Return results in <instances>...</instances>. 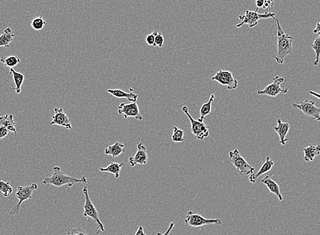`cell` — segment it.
<instances>
[{
	"instance_id": "cell-1",
	"label": "cell",
	"mask_w": 320,
	"mask_h": 235,
	"mask_svg": "<svg viewBox=\"0 0 320 235\" xmlns=\"http://www.w3.org/2000/svg\"><path fill=\"white\" fill-rule=\"evenodd\" d=\"M274 20L276 21L277 26V54L274 55L273 57L277 63L283 64L286 57L293 53L292 44L294 38L288 33H286L284 32L278 19L275 18Z\"/></svg>"
},
{
	"instance_id": "cell-2",
	"label": "cell",
	"mask_w": 320,
	"mask_h": 235,
	"mask_svg": "<svg viewBox=\"0 0 320 235\" xmlns=\"http://www.w3.org/2000/svg\"><path fill=\"white\" fill-rule=\"evenodd\" d=\"M42 183L45 185H51L57 188H60L64 186H67L68 188H72L74 184L77 183L87 184L88 179L86 176H83L81 178H76L67 176L62 172L61 167L56 166L53 167L52 175L50 177H45L42 180Z\"/></svg>"
},
{
	"instance_id": "cell-3",
	"label": "cell",
	"mask_w": 320,
	"mask_h": 235,
	"mask_svg": "<svg viewBox=\"0 0 320 235\" xmlns=\"http://www.w3.org/2000/svg\"><path fill=\"white\" fill-rule=\"evenodd\" d=\"M83 194L85 195V204L83 206V209H84V212H83V216L87 218H92V220L97 224V231L96 235L99 234L100 232H104L105 228L104 224L101 222L99 219L98 211L93 202L91 200L90 195H89L88 188L85 186L83 189Z\"/></svg>"
},
{
	"instance_id": "cell-4",
	"label": "cell",
	"mask_w": 320,
	"mask_h": 235,
	"mask_svg": "<svg viewBox=\"0 0 320 235\" xmlns=\"http://www.w3.org/2000/svg\"><path fill=\"white\" fill-rule=\"evenodd\" d=\"M258 8H256L255 11L252 10H246L245 15H240L239 18L241 22L236 25V28H241L243 25H248L250 28H253L258 24L259 20L260 19H275L276 14L271 12H266L265 13L259 14L257 12Z\"/></svg>"
},
{
	"instance_id": "cell-5",
	"label": "cell",
	"mask_w": 320,
	"mask_h": 235,
	"mask_svg": "<svg viewBox=\"0 0 320 235\" xmlns=\"http://www.w3.org/2000/svg\"><path fill=\"white\" fill-rule=\"evenodd\" d=\"M229 158L231 163L241 175L249 176L254 174L255 168L247 162L237 149H234L229 152Z\"/></svg>"
},
{
	"instance_id": "cell-6",
	"label": "cell",
	"mask_w": 320,
	"mask_h": 235,
	"mask_svg": "<svg viewBox=\"0 0 320 235\" xmlns=\"http://www.w3.org/2000/svg\"><path fill=\"white\" fill-rule=\"evenodd\" d=\"M184 222L187 225L193 228L204 227V226L211 225V224L220 226L222 223L221 219L205 218L200 213H193L191 210L187 213Z\"/></svg>"
},
{
	"instance_id": "cell-7",
	"label": "cell",
	"mask_w": 320,
	"mask_h": 235,
	"mask_svg": "<svg viewBox=\"0 0 320 235\" xmlns=\"http://www.w3.org/2000/svg\"><path fill=\"white\" fill-rule=\"evenodd\" d=\"M38 184L35 183L26 186H18L17 191L16 192V197L19 199V203L10 210V214L12 215L19 214L21 205L25 201L32 199L33 191L38 189Z\"/></svg>"
},
{
	"instance_id": "cell-8",
	"label": "cell",
	"mask_w": 320,
	"mask_h": 235,
	"mask_svg": "<svg viewBox=\"0 0 320 235\" xmlns=\"http://www.w3.org/2000/svg\"><path fill=\"white\" fill-rule=\"evenodd\" d=\"M182 111L188 117L191 122L192 133L194 135L195 138L199 140H203L204 139L209 136V127L204 122H200L198 120H195L192 117L189 112L188 107L184 106L182 108Z\"/></svg>"
},
{
	"instance_id": "cell-9",
	"label": "cell",
	"mask_w": 320,
	"mask_h": 235,
	"mask_svg": "<svg viewBox=\"0 0 320 235\" xmlns=\"http://www.w3.org/2000/svg\"><path fill=\"white\" fill-rule=\"evenodd\" d=\"M273 83L265 87L263 90H257V95L277 97L280 94H287L289 92V87L283 88L281 87V85L285 81L284 78L276 76L273 78Z\"/></svg>"
},
{
	"instance_id": "cell-10",
	"label": "cell",
	"mask_w": 320,
	"mask_h": 235,
	"mask_svg": "<svg viewBox=\"0 0 320 235\" xmlns=\"http://www.w3.org/2000/svg\"><path fill=\"white\" fill-rule=\"evenodd\" d=\"M295 108H298L307 115V117H312L313 120L319 122L320 121V108L316 106V101L313 100H306L302 101L300 103H293Z\"/></svg>"
},
{
	"instance_id": "cell-11",
	"label": "cell",
	"mask_w": 320,
	"mask_h": 235,
	"mask_svg": "<svg viewBox=\"0 0 320 235\" xmlns=\"http://www.w3.org/2000/svg\"><path fill=\"white\" fill-rule=\"evenodd\" d=\"M213 81H216L223 86H226L230 90H236L238 88L239 82L233 76L232 72L229 71L220 70L211 78Z\"/></svg>"
},
{
	"instance_id": "cell-12",
	"label": "cell",
	"mask_w": 320,
	"mask_h": 235,
	"mask_svg": "<svg viewBox=\"0 0 320 235\" xmlns=\"http://www.w3.org/2000/svg\"><path fill=\"white\" fill-rule=\"evenodd\" d=\"M118 114L124 116V118L126 119L130 117L140 121L143 119V116L140 112L139 107L136 102L121 103L118 107Z\"/></svg>"
},
{
	"instance_id": "cell-13",
	"label": "cell",
	"mask_w": 320,
	"mask_h": 235,
	"mask_svg": "<svg viewBox=\"0 0 320 235\" xmlns=\"http://www.w3.org/2000/svg\"><path fill=\"white\" fill-rule=\"evenodd\" d=\"M149 155L145 146L141 142L137 144V152L134 156L128 158L129 165L134 167L137 165H146L148 161Z\"/></svg>"
},
{
	"instance_id": "cell-14",
	"label": "cell",
	"mask_w": 320,
	"mask_h": 235,
	"mask_svg": "<svg viewBox=\"0 0 320 235\" xmlns=\"http://www.w3.org/2000/svg\"><path fill=\"white\" fill-rule=\"evenodd\" d=\"M54 115L52 116V120L50 122L51 125L61 126L66 129H72L70 118L67 117L63 108H54Z\"/></svg>"
},
{
	"instance_id": "cell-15",
	"label": "cell",
	"mask_w": 320,
	"mask_h": 235,
	"mask_svg": "<svg viewBox=\"0 0 320 235\" xmlns=\"http://www.w3.org/2000/svg\"><path fill=\"white\" fill-rule=\"evenodd\" d=\"M277 125L274 127V130L276 131L279 137H280V143L282 146H286V142L288 140L286 137L289 133V129H290V124L288 122H283L282 119L280 118H277Z\"/></svg>"
},
{
	"instance_id": "cell-16",
	"label": "cell",
	"mask_w": 320,
	"mask_h": 235,
	"mask_svg": "<svg viewBox=\"0 0 320 235\" xmlns=\"http://www.w3.org/2000/svg\"><path fill=\"white\" fill-rule=\"evenodd\" d=\"M274 165H275V163H274L273 160L271 159L269 156H267L266 158V161H265L261 168L259 169L258 172L256 173V174H251L250 177H249V180L252 184H254L260 176L270 172L273 168Z\"/></svg>"
},
{
	"instance_id": "cell-17",
	"label": "cell",
	"mask_w": 320,
	"mask_h": 235,
	"mask_svg": "<svg viewBox=\"0 0 320 235\" xmlns=\"http://www.w3.org/2000/svg\"><path fill=\"white\" fill-rule=\"evenodd\" d=\"M261 181H262L265 186L267 187L268 190L271 193L276 196L279 201H282L284 200V197H283L282 194L281 193L280 186H279V184H277L276 181L272 179L269 176H265Z\"/></svg>"
},
{
	"instance_id": "cell-18",
	"label": "cell",
	"mask_w": 320,
	"mask_h": 235,
	"mask_svg": "<svg viewBox=\"0 0 320 235\" xmlns=\"http://www.w3.org/2000/svg\"><path fill=\"white\" fill-rule=\"evenodd\" d=\"M107 92L117 98H126L130 102H136L138 96L134 93V89L129 88V92H124L120 89H108Z\"/></svg>"
},
{
	"instance_id": "cell-19",
	"label": "cell",
	"mask_w": 320,
	"mask_h": 235,
	"mask_svg": "<svg viewBox=\"0 0 320 235\" xmlns=\"http://www.w3.org/2000/svg\"><path fill=\"white\" fill-rule=\"evenodd\" d=\"M16 122L14 120V117L12 115H6L0 117V127L3 126L6 127L10 132H12L15 136H17V129H16Z\"/></svg>"
},
{
	"instance_id": "cell-20",
	"label": "cell",
	"mask_w": 320,
	"mask_h": 235,
	"mask_svg": "<svg viewBox=\"0 0 320 235\" xmlns=\"http://www.w3.org/2000/svg\"><path fill=\"white\" fill-rule=\"evenodd\" d=\"M10 74H12V77H13L14 84H15V85H12L14 87L10 90H15L16 93L20 94L21 91H22L21 87H22L25 80L24 74H23L22 73L17 72L13 68H10Z\"/></svg>"
},
{
	"instance_id": "cell-21",
	"label": "cell",
	"mask_w": 320,
	"mask_h": 235,
	"mask_svg": "<svg viewBox=\"0 0 320 235\" xmlns=\"http://www.w3.org/2000/svg\"><path fill=\"white\" fill-rule=\"evenodd\" d=\"M105 154L111 156L113 158L118 157L125 152V145L120 142H115L113 145L109 146L105 149Z\"/></svg>"
},
{
	"instance_id": "cell-22",
	"label": "cell",
	"mask_w": 320,
	"mask_h": 235,
	"mask_svg": "<svg viewBox=\"0 0 320 235\" xmlns=\"http://www.w3.org/2000/svg\"><path fill=\"white\" fill-rule=\"evenodd\" d=\"M304 160L305 162L314 161L315 158L320 155V145H310L303 149Z\"/></svg>"
},
{
	"instance_id": "cell-23",
	"label": "cell",
	"mask_w": 320,
	"mask_h": 235,
	"mask_svg": "<svg viewBox=\"0 0 320 235\" xmlns=\"http://www.w3.org/2000/svg\"><path fill=\"white\" fill-rule=\"evenodd\" d=\"M15 38L11 28H8L0 35V47H10V44Z\"/></svg>"
},
{
	"instance_id": "cell-24",
	"label": "cell",
	"mask_w": 320,
	"mask_h": 235,
	"mask_svg": "<svg viewBox=\"0 0 320 235\" xmlns=\"http://www.w3.org/2000/svg\"><path fill=\"white\" fill-rule=\"evenodd\" d=\"M124 163H111L110 165H108L107 167H104V168L99 169V171L102 173H110V174H113L115 176L116 179H118L120 176L121 171H122V167H124Z\"/></svg>"
},
{
	"instance_id": "cell-25",
	"label": "cell",
	"mask_w": 320,
	"mask_h": 235,
	"mask_svg": "<svg viewBox=\"0 0 320 235\" xmlns=\"http://www.w3.org/2000/svg\"><path fill=\"white\" fill-rule=\"evenodd\" d=\"M214 99L215 95L212 94L210 97L209 101L207 103H204L201 107L200 110V117L198 119L200 122H203L206 117L211 114V110H212V103Z\"/></svg>"
},
{
	"instance_id": "cell-26",
	"label": "cell",
	"mask_w": 320,
	"mask_h": 235,
	"mask_svg": "<svg viewBox=\"0 0 320 235\" xmlns=\"http://www.w3.org/2000/svg\"><path fill=\"white\" fill-rule=\"evenodd\" d=\"M0 61L3 64V65L9 68H13L20 63V58L18 56H3L2 58L0 59Z\"/></svg>"
},
{
	"instance_id": "cell-27",
	"label": "cell",
	"mask_w": 320,
	"mask_h": 235,
	"mask_svg": "<svg viewBox=\"0 0 320 235\" xmlns=\"http://www.w3.org/2000/svg\"><path fill=\"white\" fill-rule=\"evenodd\" d=\"M172 142L175 143H182L185 141L184 130L179 129L177 126L172 128V134L171 136Z\"/></svg>"
},
{
	"instance_id": "cell-28",
	"label": "cell",
	"mask_w": 320,
	"mask_h": 235,
	"mask_svg": "<svg viewBox=\"0 0 320 235\" xmlns=\"http://www.w3.org/2000/svg\"><path fill=\"white\" fill-rule=\"evenodd\" d=\"M318 34H319V36L314 40V43L312 44V49L315 52V54H316V59H315L314 61L313 62V65H314V66H318L320 63V33H318Z\"/></svg>"
},
{
	"instance_id": "cell-29",
	"label": "cell",
	"mask_w": 320,
	"mask_h": 235,
	"mask_svg": "<svg viewBox=\"0 0 320 235\" xmlns=\"http://www.w3.org/2000/svg\"><path fill=\"white\" fill-rule=\"evenodd\" d=\"M13 192V188L10 184V181H3L0 179V193L2 194L3 197H8Z\"/></svg>"
},
{
	"instance_id": "cell-30",
	"label": "cell",
	"mask_w": 320,
	"mask_h": 235,
	"mask_svg": "<svg viewBox=\"0 0 320 235\" xmlns=\"http://www.w3.org/2000/svg\"><path fill=\"white\" fill-rule=\"evenodd\" d=\"M46 21L42 17H37L34 18L31 22V27L32 29H34L35 31H40L44 29V27L46 26Z\"/></svg>"
},
{
	"instance_id": "cell-31",
	"label": "cell",
	"mask_w": 320,
	"mask_h": 235,
	"mask_svg": "<svg viewBox=\"0 0 320 235\" xmlns=\"http://www.w3.org/2000/svg\"><path fill=\"white\" fill-rule=\"evenodd\" d=\"M66 235H88L86 232L80 227L76 228L69 227Z\"/></svg>"
},
{
	"instance_id": "cell-32",
	"label": "cell",
	"mask_w": 320,
	"mask_h": 235,
	"mask_svg": "<svg viewBox=\"0 0 320 235\" xmlns=\"http://www.w3.org/2000/svg\"><path fill=\"white\" fill-rule=\"evenodd\" d=\"M163 43H164V37L161 33H158L155 38L154 47L156 46H159V47H163Z\"/></svg>"
},
{
	"instance_id": "cell-33",
	"label": "cell",
	"mask_w": 320,
	"mask_h": 235,
	"mask_svg": "<svg viewBox=\"0 0 320 235\" xmlns=\"http://www.w3.org/2000/svg\"><path fill=\"white\" fill-rule=\"evenodd\" d=\"M158 33H159V32L158 31H154L152 33H151V34H149L146 37V42H147V44H149V45L150 46H154L155 38H156V36L158 34Z\"/></svg>"
},
{
	"instance_id": "cell-34",
	"label": "cell",
	"mask_w": 320,
	"mask_h": 235,
	"mask_svg": "<svg viewBox=\"0 0 320 235\" xmlns=\"http://www.w3.org/2000/svg\"><path fill=\"white\" fill-rule=\"evenodd\" d=\"M275 6V0H264V6L263 9L271 12V8Z\"/></svg>"
},
{
	"instance_id": "cell-35",
	"label": "cell",
	"mask_w": 320,
	"mask_h": 235,
	"mask_svg": "<svg viewBox=\"0 0 320 235\" xmlns=\"http://www.w3.org/2000/svg\"><path fill=\"white\" fill-rule=\"evenodd\" d=\"M9 132H10V131H9L8 129H7L6 127L1 126V127H0V140L6 138L7 135H8Z\"/></svg>"
},
{
	"instance_id": "cell-36",
	"label": "cell",
	"mask_w": 320,
	"mask_h": 235,
	"mask_svg": "<svg viewBox=\"0 0 320 235\" xmlns=\"http://www.w3.org/2000/svg\"><path fill=\"white\" fill-rule=\"evenodd\" d=\"M175 222H171V223L170 224V225H169L168 229H167L166 232L164 233H158L156 235H170V233H171V231H172V229H173L174 227H175Z\"/></svg>"
},
{
	"instance_id": "cell-37",
	"label": "cell",
	"mask_w": 320,
	"mask_h": 235,
	"mask_svg": "<svg viewBox=\"0 0 320 235\" xmlns=\"http://www.w3.org/2000/svg\"><path fill=\"white\" fill-rule=\"evenodd\" d=\"M134 235H147V234L144 231L143 227L140 226Z\"/></svg>"
},
{
	"instance_id": "cell-38",
	"label": "cell",
	"mask_w": 320,
	"mask_h": 235,
	"mask_svg": "<svg viewBox=\"0 0 320 235\" xmlns=\"http://www.w3.org/2000/svg\"><path fill=\"white\" fill-rule=\"evenodd\" d=\"M256 5H257V8H263L264 6V0H256Z\"/></svg>"
},
{
	"instance_id": "cell-39",
	"label": "cell",
	"mask_w": 320,
	"mask_h": 235,
	"mask_svg": "<svg viewBox=\"0 0 320 235\" xmlns=\"http://www.w3.org/2000/svg\"><path fill=\"white\" fill-rule=\"evenodd\" d=\"M314 33H320V22H318L317 25H316V29L313 31Z\"/></svg>"
},
{
	"instance_id": "cell-40",
	"label": "cell",
	"mask_w": 320,
	"mask_h": 235,
	"mask_svg": "<svg viewBox=\"0 0 320 235\" xmlns=\"http://www.w3.org/2000/svg\"><path fill=\"white\" fill-rule=\"evenodd\" d=\"M309 93L310 94V95H312L313 96H314V97L318 98V99H320V93H318V92L313 91V90H309Z\"/></svg>"
}]
</instances>
